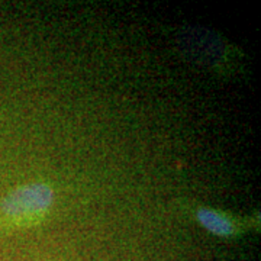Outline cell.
I'll list each match as a JSON object with an SVG mask.
<instances>
[{
    "mask_svg": "<svg viewBox=\"0 0 261 261\" xmlns=\"http://www.w3.org/2000/svg\"><path fill=\"white\" fill-rule=\"evenodd\" d=\"M54 203V189L44 181H31L0 199V228L18 229L41 224Z\"/></svg>",
    "mask_w": 261,
    "mask_h": 261,
    "instance_id": "1",
    "label": "cell"
},
{
    "mask_svg": "<svg viewBox=\"0 0 261 261\" xmlns=\"http://www.w3.org/2000/svg\"><path fill=\"white\" fill-rule=\"evenodd\" d=\"M196 221L209 233L221 238H231L243 231V222L232 215L214 207L200 206L195 211Z\"/></svg>",
    "mask_w": 261,
    "mask_h": 261,
    "instance_id": "2",
    "label": "cell"
}]
</instances>
